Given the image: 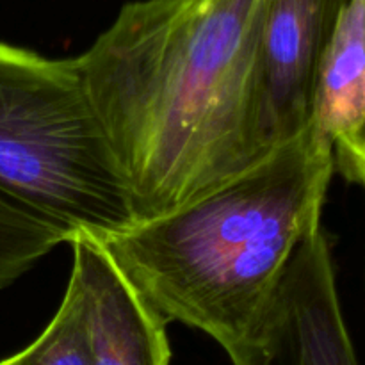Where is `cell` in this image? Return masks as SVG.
<instances>
[{"label": "cell", "instance_id": "cell-1", "mask_svg": "<svg viewBox=\"0 0 365 365\" xmlns=\"http://www.w3.org/2000/svg\"><path fill=\"white\" fill-rule=\"evenodd\" d=\"M264 0H134L77 56L138 221L262 159Z\"/></svg>", "mask_w": 365, "mask_h": 365}, {"label": "cell", "instance_id": "cell-5", "mask_svg": "<svg viewBox=\"0 0 365 365\" xmlns=\"http://www.w3.org/2000/svg\"><path fill=\"white\" fill-rule=\"evenodd\" d=\"M346 2L264 0L260 93L267 150L294 138L309 125L314 70Z\"/></svg>", "mask_w": 365, "mask_h": 365}, {"label": "cell", "instance_id": "cell-7", "mask_svg": "<svg viewBox=\"0 0 365 365\" xmlns=\"http://www.w3.org/2000/svg\"><path fill=\"white\" fill-rule=\"evenodd\" d=\"M309 123L331 152L334 173L365 182V0H348L317 59Z\"/></svg>", "mask_w": 365, "mask_h": 365}, {"label": "cell", "instance_id": "cell-8", "mask_svg": "<svg viewBox=\"0 0 365 365\" xmlns=\"http://www.w3.org/2000/svg\"><path fill=\"white\" fill-rule=\"evenodd\" d=\"M71 237L73 232L0 189V291Z\"/></svg>", "mask_w": 365, "mask_h": 365}, {"label": "cell", "instance_id": "cell-4", "mask_svg": "<svg viewBox=\"0 0 365 365\" xmlns=\"http://www.w3.org/2000/svg\"><path fill=\"white\" fill-rule=\"evenodd\" d=\"M228 356L234 365H359L323 227L296 248L255 328Z\"/></svg>", "mask_w": 365, "mask_h": 365}, {"label": "cell", "instance_id": "cell-9", "mask_svg": "<svg viewBox=\"0 0 365 365\" xmlns=\"http://www.w3.org/2000/svg\"><path fill=\"white\" fill-rule=\"evenodd\" d=\"M0 365H91L88 328L73 282H68L63 302L43 334Z\"/></svg>", "mask_w": 365, "mask_h": 365}, {"label": "cell", "instance_id": "cell-2", "mask_svg": "<svg viewBox=\"0 0 365 365\" xmlns=\"http://www.w3.org/2000/svg\"><path fill=\"white\" fill-rule=\"evenodd\" d=\"M334 175L330 146L309 123L205 195L100 242L164 323L196 328L230 355L296 248L323 227Z\"/></svg>", "mask_w": 365, "mask_h": 365}, {"label": "cell", "instance_id": "cell-3", "mask_svg": "<svg viewBox=\"0 0 365 365\" xmlns=\"http://www.w3.org/2000/svg\"><path fill=\"white\" fill-rule=\"evenodd\" d=\"M0 189L98 241L138 223L75 57L0 41Z\"/></svg>", "mask_w": 365, "mask_h": 365}, {"label": "cell", "instance_id": "cell-6", "mask_svg": "<svg viewBox=\"0 0 365 365\" xmlns=\"http://www.w3.org/2000/svg\"><path fill=\"white\" fill-rule=\"evenodd\" d=\"M70 245V280L81 296L91 365H170L168 324L132 287L102 242L78 232Z\"/></svg>", "mask_w": 365, "mask_h": 365}]
</instances>
